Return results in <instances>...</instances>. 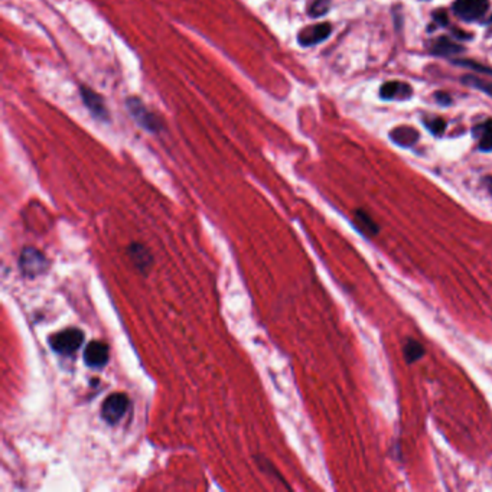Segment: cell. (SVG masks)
<instances>
[{"label": "cell", "mask_w": 492, "mask_h": 492, "mask_svg": "<svg viewBox=\"0 0 492 492\" xmlns=\"http://www.w3.org/2000/svg\"><path fill=\"white\" fill-rule=\"evenodd\" d=\"M84 343V332L79 328H67L49 338V345L61 355H71L79 351Z\"/></svg>", "instance_id": "obj_1"}, {"label": "cell", "mask_w": 492, "mask_h": 492, "mask_svg": "<svg viewBox=\"0 0 492 492\" xmlns=\"http://www.w3.org/2000/svg\"><path fill=\"white\" fill-rule=\"evenodd\" d=\"M126 105L128 112H131L132 117L136 120V123L143 127L145 131L150 133H158L162 131V121L158 119L157 114H153L146 106L145 102L138 97H128L126 100Z\"/></svg>", "instance_id": "obj_2"}, {"label": "cell", "mask_w": 492, "mask_h": 492, "mask_svg": "<svg viewBox=\"0 0 492 492\" xmlns=\"http://www.w3.org/2000/svg\"><path fill=\"white\" fill-rule=\"evenodd\" d=\"M131 400L124 393L110 394L101 406V418L109 425H117L128 410Z\"/></svg>", "instance_id": "obj_3"}, {"label": "cell", "mask_w": 492, "mask_h": 492, "mask_svg": "<svg viewBox=\"0 0 492 492\" xmlns=\"http://www.w3.org/2000/svg\"><path fill=\"white\" fill-rule=\"evenodd\" d=\"M19 269L23 276L35 277L44 274L48 269L46 257L36 248H25L19 257Z\"/></svg>", "instance_id": "obj_4"}, {"label": "cell", "mask_w": 492, "mask_h": 492, "mask_svg": "<svg viewBox=\"0 0 492 492\" xmlns=\"http://www.w3.org/2000/svg\"><path fill=\"white\" fill-rule=\"evenodd\" d=\"M489 8V0H456L453 11L462 20L472 22L482 18Z\"/></svg>", "instance_id": "obj_5"}, {"label": "cell", "mask_w": 492, "mask_h": 492, "mask_svg": "<svg viewBox=\"0 0 492 492\" xmlns=\"http://www.w3.org/2000/svg\"><path fill=\"white\" fill-rule=\"evenodd\" d=\"M80 95L83 98V102L86 105V107L88 109V112L98 120L101 121H109L110 120V113H109V109L106 106V102L105 100H102V97L95 93L94 90H91L90 87L87 86H81L80 87Z\"/></svg>", "instance_id": "obj_6"}, {"label": "cell", "mask_w": 492, "mask_h": 492, "mask_svg": "<svg viewBox=\"0 0 492 492\" xmlns=\"http://www.w3.org/2000/svg\"><path fill=\"white\" fill-rule=\"evenodd\" d=\"M110 358V348L102 341H91L84 350V362L88 367H105Z\"/></svg>", "instance_id": "obj_7"}, {"label": "cell", "mask_w": 492, "mask_h": 492, "mask_svg": "<svg viewBox=\"0 0 492 492\" xmlns=\"http://www.w3.org/2000/svg\"><path fill=\"white\" fill-rule=\"evenodd\" d=\"M332 32L329 23H318L314 27L306 28L299 34V44L302 46H314L324 42Z\"/></svg>", "instance_id": "obj_8"}, {"label": "cell", "mask_w": 492, "mask_h": 492, "mask_svg": "<svg viewBox=\"0 0 492 492\" xmlns=\"http://www.w3.org/2000/svg\"><path fill=\"white\" fill-rule=\"evenodd\" d=\"M127 254L140 273H147L150 270L153 257L146 246L140 243H133L127 247Z\"/></svg>", "instance_id": "obj_9"}, {"label": "cell", "mask_w": 492, "mask_h": 492, "mask_svg": "<svg viewBox=\"0 0 492 492\" xmlns=\"http://www.w3.org/2000/svg\"><path fill=\"white\" fill-rule=\"evenodd\" d=\"M411 87L401 81H388L380 88V97L384 100H407L411 97Z\"/></svg>", "instance_id": "obj_10"}, {"label": "cell", "mask_w": 492, "mask_h": 492, "mask_svg": "<svg viewBox=\"0 0 492 492\" xmlns=\"http://www.w3.org/2000/svg\"><path fill=\"white\" fill-rule=\"evenodd\" d=\"M390 138L394 143H397L403 147H408L419 140V132L414 127L400 126V127H396L394 131L390 133Z\"/></svg>", "instance_id": "obj_11"}, {"label": "cell", "mask_w": 492, "mask_h": 492, "mask_svg": "<svg viewBox=\"0 0 492 492\" xmlns=\"http://www.w3.org/2000/svg\"><path fill=\"white\" fill-rule=\"evenodd\" d=\"M432 53L434 55H439V57H451V55H455V54H460L463 53V48L455 42H452L449 38L446 36H442V38H439L433 46H432Z\"/></svg>", "instance_id": "obj_12"}, {"label": "cell", "mask_w": 492, "mask_h": 492, "mask_svg": "<svg viewBox=\"0 0 492 492\" xmlns=\"http://www.w3.org/2000/svg\"><path fill=\"white\" fill-rule=\"evenodd\" d=\"M474 136L479 140V149L484 152L492 150V119L474 127Z\"/></svg>", "instance_id": "obj_13"}, {"label": "cell", "mask_w": 492, "mask_h": 492, "mask_svg": "<svg viewBox=\"0 0 492 492\" xmlns=\"http://www.w3.org/2000/svg\"><path fill=\"white\" fill-rule=\"evenodd\" d=\"M425 354V348L422 344H419L418 341H407L406 347H404V358L408 362V364H413V362H416L418 359H420Z\"/></svg>", "instance_id": "obj_14"}, {"label": "cell", "mask_w": 492, "mask_h": 492, "mask_svg": "<svg viewBox=\"0 0 492 492\" xmlns=\"http://www.w3.org/2000/svg\"><path fill=\"white\" fill-rule=\"evenodd\" d=\"M462 81H463V84L471 86V87H475V88L484 91L485 94H488L489 97H492V83L479 80V79H477V77H471V75L463 77Z\"/></svg>", "instance_id": "obj_15"}, {"label": "cell", "mask_w": 492, "mask_h": 492, "mask_svg": "<svg viewBox=\"0 0 492 492\" xmlns=\"http://www.w3.org/2000/svg\"><path fill=\"white\" fill-rule=\"evenodd\" d=\"M355 215H357V221H358L359 227L364 228L367 232H370V234H377L378 227H377V224L371 220V217L367 213L357 211Z\"/></svg>", "instance_id": "obj_16"}, {"label": "cell", "mask_w": 492, "mask_h": 492, "mask_svg": "<svg viewBox=\"0 0 492 492\" xmlns=\"http://www.w3.org/2000/svg\"><path fill=\"white\" fill-rule=\"evenodd\" d=\"M425 124H426V127L429 128V132H430V133H433L434 136H440V135H442V133L445 132V128H446V123H445V120L439 119V117L432 119V120L426 121Z\"/></svg>", "instance_id": "obj_17"}, {"label": "cell", "mask_w": 492, "mask_h": 492, "mask_svg": "<svg viewBox=\"0 0 492 492\" xmlns=\"http://www.w3.org/2000/svg\"><path fill=\"white\" fill-rule=\"evenodd\" d=\"M453 62L458 64V65H460V67H465V68L475 69V71H478V72H484V74H491V75H492V68H488V67H485V65L477 64V62H474V61H466V60H463V61H453Z\"/></svg>", "instance_id": "obj_18"}, {"label": "cell", "mask_w": 492, "mask_h": 492, "mask_svg": "<svg viewBox=\"0 0 492 492\" xmlns=\"http://www.w3.org/2000/svg\"><path fill=\"white\" fill-rule=\"evenodd\" d=\"M326 11H328V2H326V0H317V2L312 6H310L309 15L317 18V16L325 15Z\"/></svg>", "instance_id": "obj_19"}, {"label": "cell", "mask_w": 492, "mask_h": 492, "mask_svg": "<svg viewBox=\"0 0 492 492\" xmlns=\"http://www.w3.org/2000/svg\"><path fill=\"white\" fill-rule=\"evenodd\" d=\"M436 101L439 102V105H442V106H449L451 102H452V98L449 97V94L446 93H436Z\"/></svg>", "instance_id": "obj_20"}, {"label": "cell", "mask_w": 492, "mask_h": 492, "mask_svg": "<svg viewBox=\"0 0 492 492\" xmlns=\"http://www.w3.org/2000/svg\"><path fill=\"white\" fill-rule=\"evenodd\" d=\"M434 20H436L437 23L442 25V27H445V25L448 23V15H446V12L437 11V12L434 13Z\"/></svg>", "instance_id": "obj_21"}, {"label": "cell", "mask_w": 492, "mask_h": 492, "mask_svg": "<svg viewBox=\"0 0 492 492\" xmlns=\"http://www.w3.org/2000/svg\"><path fill=\"white\" fill-rule=\"evenodd\" d=\"M489 22H491V23H492V16H491V19H489Z\"/></svg>", "instance_id": "obj_22"}]
</instances>
